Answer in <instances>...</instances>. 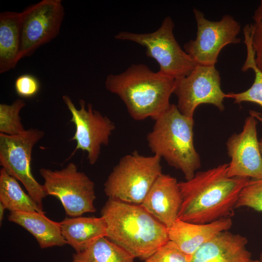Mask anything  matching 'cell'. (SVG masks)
Instances as JSON below:
<instances>
[{
    "instance_id": "ffe728a7",
    "label": "cell",
    "mask_w": 262,
    "mask_h": 262,
    "mask_svg": "<svg viewBox=\"0 0 262 262\" xmlns=\"http://www.w3.org/2000/svg\"><path fill=\"white\" fill-rule=\"evenodd\" d=\"M0 202L10 212L44 213L43 209L23 191L18 180L2 168L0 170Z\"/></svg>"
},
{
    "instance_id": "4dcf8cb0",
    "label": "cell",
    "mask_w": 262,
    "mask_h": 262,
    "mask_svg": "<svg viewBox=\"0 0 262 262\" xmlns=\"http://www.w3.org/2000/svg\"><path fill=\"white\" fill-rule=\"evenodd\" d=\"M260 262H262V252L261 253L260 258Z\"/></svg>"
},
{
    "instance_id": "603a6c76",
    "label": "cell",
    "mask_w": 262,
    "mask_h": 262,
    "mask_svg": "<svg viewBox=\"0 0 262 262\" xmlns=\"http://www.w3.org/2000/svg\"><path fill=\"white\" fill-rule=\"evenodd\" d=\"M26 103L17 99L11 104H0V132L8 135H16L25 130L21 122L19 113Z\"/></svg>"
},
{
    "instance_id": "ba28073f",
    "label": "cell",
    "mask_w": 262,
    "mask_h": 262,
    "mask_svg": "<svg viewBox=\"0 0 262 262\" xmlns=\"http://www.w3.org/2000/svg\"><path fill=\"white\" fill-rule=\"evenodd\" d=\"M37 129L25 130L16 135L0 133V164L9 175L22 183L28 194L43 209L47 196L43 185L33 176L31 156L34 145L44 135Z\"/></svg>"
},
{
    "instance_id": "ac0fdd59",
    "label": "cell",
    "mask_w": 262,
    "mask_h": 262,
    "mask_svg": "<svg viewBox=\"0 0 262 262\" xmlns=\"http://www.w3.org/2000/svg\"><path fill=\"white\" fill-rule=\"evenodd\" d=\"M8 220L22 227L36 239L41 248L62 246L67 244L60 222L48 218L41 212H10Z\"/></svg>"
},
{
    "instance_id": "9a60e30c",
    "label": "cell",
    "mask_w": 262,
    "mask_h": 262,
    "mask_svg": "<svg viewBox=\"0 0 262 262\" xmlns=\"http://www.w3.org/2000/svg\"><path fill=\"white\" fill-rule=\"evenodd\" d=\"M245 236L228 230L221 232L200 246L191 256V262H260L251 259Z\"/></svg>"
},
{
    "instance_id": "30bf717a",
    "label": "cell",
    "mask_w": 262,
    "mask_h": 262,
    "mask_svg": "<svg viewBox=\"0 0 262 262\" xmlns=\"http://www.w3.org/2000/svg\"><path fill=\"white\" fill-rule=\"evenodd\" d=\"M173 93L178 98L177 105L183 115L193 118L198 106L211 104L224 110L226 94L221 88V78L215 66L196 65L187 76L175 79Z\"/></svg>"
},
{
    "instance_id": "cb8c5ba5",
    "label": "cell",
    "mask_w": 262,
    "mask_h": 262,
    "mask_svg": "<svg viewBox=\"0 0 262 262\" xmlns=\"http://www.w3.org/2000/svg\"><path fill=\"white\" fill-rule=\"evenodd\" d=\"M241 207L262 212V179H250L243 188L236 205Z\"/></svg>"
},
{
    "instance_id": "4fadbf2b",
    "label": "cell",
    "mask_w": 262,
    "mask_h": 262,
    "mask_svg": "<svg viewBox=\"0 0 262 262\" xmlns=\"http://www.w3.org/2000/svg\"><path fill=\"white\" fill-rule=\"evenodd\" d=\"M256 126V118L250 115L245 120L242 131L228 139L226 145L231 159L228 168L229 177L262 179V156Z\"/></svg>"
},
{
    "instance_id": "484cf974",
    "label": "cell",
    "mask_w": 262,
    "mask_h": 262,
    "mask_svg": "<svg viewBox=\"0 0 262 262\" xmlns=\"http://www.w3.org/2000/svg\"><path fill=\"white\" fill-rule=\"evenodd\" d=\"M253 24H250L252 45L255 53L257 66L262 71V0L252 16Z\"/></svg>"
},
{
    "instance_id": "7a4b0ae2",
    "label": "cell",
    "mask_w": 262,
    "mask_h": 262,
    "mask_svg": "<svg viewBox=\"0 0 262 262\" xmlns=\"http://www.w3.org/2000/svg\"><path fill=\"white\" fill-rule=\"evenodd\" d=\"M101 216L107 238L134 258L146 260L169 240L168 229L140 205L109 198Z\"/></svg>"
},
{
    "instance_id": "e0dca14e",
    "label": "cell",
    "mask_w": 262,
    "mask_h": 262,
    "mask_svg": "<svg viewBox=\"0 0 262 262\" xmlns=\"http://www.w3.org/2000/svg\"><path fill=\"white\" fill-rule=\"evenodd\" d=\"M63 236L76 251L82 252L96 241L107 237V226L102 216L69 217L60 222Z\"/></svg>"
},
{
    "instance_id": "277c9868",
    "label": "cell",
    "mask_w": 262,
    "mask_h": 262,
    "mask_svg": "<svg viewBox=\"0 0 262 262\" xmlns=\"http://www.w3.org/2000/svg\"><path fill=\"white\" fill-rule=\"evenodd\" d=\"M155 121L148 133V146L154 154L180 170L186 180L192 179L200 167L199 154L194 145V118L182 114L170 104Z\"/></svg>"
},
{
    "instance_id": "5bb4252c",
    "label": "cell",
    "mask_w": 262,
    "mask_h": 262,
    "mask_svg": "<svg viewBox=\"0 0 262 262\" xmlns=\"http://www.w3.org/2000/svg\"><path fill=\"white\" fill-rule=\"evenodd\" d=\"M181 204L179 182L175 178L162 173L140 205L168 229L178 219Z\"/></svg>"
},
{
    "instance_id": "f1b7e54d",
    "label": "cell",
    "mask_w": 262,
    "mask_h": 262,
    "mask_svg": "<svg viewBox=\"0 0 262 262\" xmlns=\"http://www.w3.org/2000/svg\"><path fill=\"white\" fill-rule=\"evenodd\" d=\"M5 209H6V208H5V206L1 203L0 202V224H1V222L3 220L4 210Z\"/></svg>"
},
{
    "instance_id": "d6986e66",
    "label": "cell",
    "mask_w": 262,
    "mask_h": 262,
    "mask_svg": "<svg viewBox=\"0 0 262 262\" xmlns=\"http://www.w3.org/2000/svg\"><path fill=\"white\" fill-rule=\"evenodd\" d=\"M22 12L0 14V73L15 68L19 61Z\"/></svg>"
},
{
    "instance_id": "6da1fadb",
    "label": "cell",
    "mask_w": 262,
    "mask_h": 262,
    "mask_svg": "<svg viewBox=\"0 0 262 262\" xmlns=\"http://www.w3.org/2000/svg\"><path fill=\"white\" fill-rule=\"evenodd\" d=\"M228 165L197 172L191 180L179 182L182 204L178 219L206 224L232 216L241 191L250 179L229 177Z\"/></svg>"
},
{
    "instance_id": "5b68a950",
    "label": "cell",
    "mask_w": 262,
    "mask_h": 262,
    "mask_svg": "<svg viewBox=\"0 0 262 262\" xmlns=\"http://www.w3.org/2000/svg\"><path fill=\"white\" fill-rule=\"evenodd\" d=\"M161 158L136 151L122 157L104 184L105 194L120 201L140 205L162 174Z\"/></svg>"
},
{
    "instance_id": "2e32d148",
    "label": "cell",
    "mask_w": 262,
    "mask_h": 262,
    "mask_svg": "<svg viewBox=\"0 0 262 262\" xmlns=\"http://www.w3.org/2000/svg\"><path fill=\"white\" fill-rule=\"evenodd\" d=\"M230 218H223L206 224H196L177 219L168 229L169 240L184 253L191 256L202 245L232 226Z\"/></svg>"
},
{
    "instance_id": "8992f818",
    "label": "cell",
    "mask_w": 262,
    "mask_h": 262,
    "mask_svg": "<svg viewBox=\"0 0 262 262\" xmlns=\"http://www.w3.org/2000/svg\"><path fill=\"white\" fill-rule=\"evenodd\" d=\"M174 27L173 20L167 16L154 32L136 33L121 32L115 37L132 41L145 47L147 56L155 59L159 64V71L177 79L189 75L196 64L176 40Z\"/></svg>"
},
{
    "instance_id": "7402d4cb",
    "label": "cell",
    "mask_w": 262,
    "mask_h": 262,
    "mask_svg": "<svg viewBox=\"0 0 262 262\" xmlns=\"http://www.w3.org/2000/svg\"><path fill=\"white\" fill-rule=\"evenodd\" d=\"M245 36L244 42L246 46L247 55L241 70L246 72L252 69L255 73V79L251 86L247 90L239 93L230 92L226 94V98L234 99V103H241L244 101L251 102L259 104L262 108V71L256 66L255 53L252 45L251 30L249 24L243 29Z\"/></svg>"
},
{
    "instance_id": "52a82bcc",
    "label": "cell",
    "mask_w": 262,
    "mask_h": 262,
    "mask_svg": "<svg viewBox=\"0 0 262 262\" xmlns=\"http://www.w3.org/2000/svg\"><path fill=\"white\" fill-rule=\"evenodd\" d=\"M39 172L47 196L57 197L66 215L77 217L96 211L95 184L84 173L78 171L74 163H70L61 170L41 168Z\"/></svg>"
},
{
    "instance_id": "7c38bea8",
    "label": "cell",
    "mask_w": 262,
    "mask_h": 262,
    "mask_svg": "<svg viewBox=\"0 0 262 262\" xmlns=\"http://www.w3.org/2000/svg\"><path fill=\"white\" fill-rule=\"evenodd\" d=\"M62 98L71 113L70 121L76 128L71 140L76 142V146L70 157L81 149L87 152L89 163L94 164L99 158L101 146L108 145L115 125L108 117L94 110L91 104H88L86 109L83 99L80 100L81 108L78 109L69 97L64 95Z\"/></svg>"
},
{
    "instance_id": "3957f363",
    "label": "cell",
    "mask_w": 262,
    "mask_h": 262,
    "mask_svg": "<svg viewBox=\"0 0 262 262\" xmlns=\"http://www.w3.org/2000/svg\"><path fill=\"white\" fill-rule=\"evenodd\" d=\"M175 79L144 64H132L119 74L108 75L106 89L117 95L134 120H155L168 108Z\"/></svg>"
},
{
    "instance_id": "9c48e42d",
    "label": "cell",
    "mask_w": 262,
    "mask_h": 262,
    "mask_svg": "<svg viewBox=\"0 0 262 262\" xmlns=\"http://www.w3.org/2000/svg\"><path fill=\"white\" fill-rule=\"evenodd\" d=\"M197 25L196 36L184 45V51L196 65L215 66L222 49L229 44L241 42L237 37L241 31V25L233 17L228 14L221 20H208L200 10H193Z\"/></svg>"
},
{
    "instance_id": "83f0119b",
    "label": "cell",
    "mask_w": 262,
    "mask_h": 262,
    "mask_svg": "<svg viewBox=\"0 0 262 262\" xmlns=\"http://www.w3.org/2000/svg\"><path fill=\"white\" fill-rule=\"evenodd\" d=\"M249 113L251 115L253 116L256 118L258 119L262 122V114L254 111H250Z\"/></svg>"
},
{
    "instance_id": "f546056e",
    "label": "cell",
    "mask_w": 262,
    "mask_h": 262,
    "mask_svg": "<svg viewBox=\"0 0 262 262\" xmlns=\"http://www.w3.org/2000/svg\"><path fill=\"white\" fill-rule=\"evenodd\" d=\"M259 147H260L261 153L262 156V139L259 142Z\"/></svg>"
},
{
    "instance_id": "4316f807",
    "label": "cell",
    "mask_w": 262,
    "mask_h": 262,
    "mask_svg": "<svg viewBox=\"0 0 262 262\" xmlns=\"http://www.w3.org/2000/svg\"><path fill=\"white\" fill-rule=\"evenodd\" d=\"M15 89L17 95L23 98H30L36 96L40 89V82L34 75L24 74L16 79Z\"/></svg>"
},
{
    "instance_id": "44dd1931",
    "label": "cell",
    "mask_w": 262,
    "mask_h": 262,
    "mask_svg": "<svg viewBox=\"0 0 262 262\" xmlns=\"http://www.w3.org/2000/svg\"><path fill=\"white\" fill-rule=\"evenodd\" d=\"M134 259L124 248L102 237L84 250L74 254L72 262H134Z\"/></svg>"
},
{
    "instance_id": "d4e9b609",
    "label": "cell",
    "mask_w": 262,
    "mask_h": 262,
    "mask_svg": "<svg viewBox=\"0 0 262 262\" xmlns=\"http://www.w3.org/2000/svg\"><path fill=\"white\" fill-rule=\"evenodd\" d=\"M191 256L182 252L171 241L168 240L145 262H191Z\"/></svg>"
},
{
    "instance_id": "8fae6325",
    "label": "cell",
    "mask_w": 262,
    "mask_h": 262,
    "mask_svg": "<svg viewBox=\"0 0 262 262\" xmlns=\"http://www.w3.org/2000/svg\"><path fill=\"white\" fill-rule=\"evenodd\" d=\"M22 15L19 61L59 34L65 10L61 0H42L27 7Z\"/></svg>"
}]
</instances>
